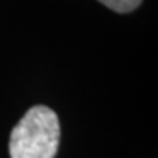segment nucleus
<instances>
[{
  "instance_id": "nucleus-2",
  "label": "nucleus",
  "mask_w": 158,
  "mask_h": 158,
  "mask_svg": "<svg viewBox=\"0 0 158 158\" xmlns=\"http://www.w3.org/2000/svg\"><path fill=\"white\" fill-rule=\"evenodd\" d=\"M98 2L116 13H129L137 8L142 0H98Z\"/></svg>"
},
{
  "instance_id": "nucleus-1",
  "label": "nucleus",
  "mask_w": 158,
  "mask_h": 158,
  "mask_svg": "<svg viewBox=\"0 0 158 158\" xmlns=\"http://www.w3.org/2000/svg\"><path fill=\"white\" fill-rule=\"evenodd\" d=\"M60 145V121L45 105L29 108L13 127L8 142L10 158H55Z\"/></svg>"
}]
</instances>
